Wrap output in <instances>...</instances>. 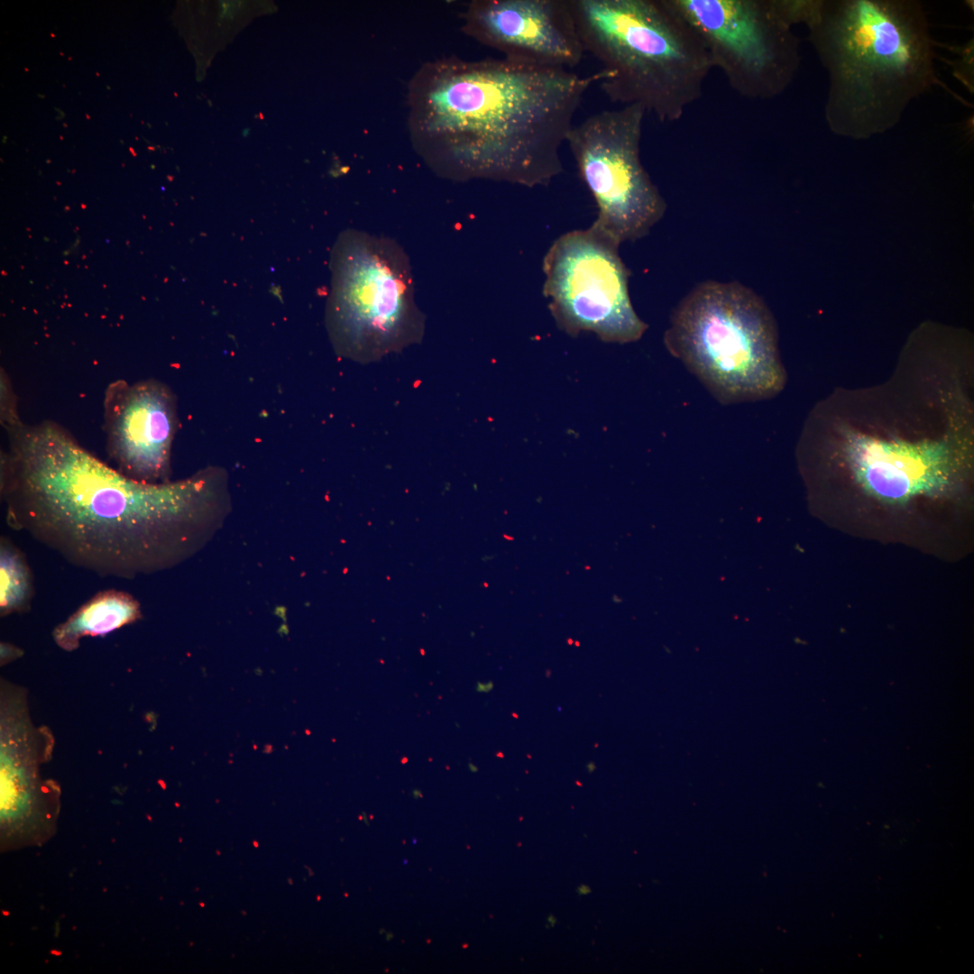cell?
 I'll use <instances>...</instances> for the list:
<instances>
[{
  "instance_id": "2e32d148",
  "label": "cell",
  "mask_w": 974,
  "mask_h": 974,
  "mask_svg": "<svg viewBox=\"0 0 974 974\" xmlns=\"http://www.w3.org/2000/svg\"><path fill=\"white\" fill-rule=\"evenodd\" d=\"M23 655V650L14 646L12 643L1 642L0 644V662L1 666H5L10 662L16 660Z\"/></svg>"
},
{
  "instance_id": "5b68a950",
  "label": "cell",
  "mask_w": 974,
  "mask_h": 974,
  "mask_svg": "<svg viewBox=\"0 0 974 974\" xmlns=\"http://www.w3.org/2000/svg\"><path fill=\"white\" fill-rule=\"evenodd\" d=\"M568 6L584 52L609 74L599 85L611 102L674 123L701 98L713 67L671 0H568Z\"/></svg>"
},
{
  "instance_id": "8992f818",
  "label": "cell",
  "mask_w": 974,
  "mask_h": 974,
  "mask_svg": "<svg viewBox=\"0 0 974 974\" xmlns=\"http://www.w3.org/2000/svg\"><path fill=\"white\" fill-rule=\"evenodd\" d=\"M664 344L723 405L769 400L786 386L774 317L740 282L694 287L673 310Z\"/></svg>"
},
{
  "instance_id": "ba28073f",
  "label": "cell",
  "mask_w": 974,
  "mask_h": 974,
  "mask_svg": "<svg viewBox=\"0 0 974 974\" xmlns=\"http://www.w3.org/2000/svg\"><path fill=\"white\" fill-rule=\"evenodd\" d=\"M671 1L738 95L767 100L791 85L801 56L786 0Z\"/></svg>"
},
{
  "instance_id": "4fadbf2b",
  "label": "cell",
  "mask_w": 974,
  "mask_h": 974,
  "mask_svg": "<svg viewBox=\"0 0 974 974\" xmlns=\"http://www.w3.org/2000/svg\"><path fill=\"white\" fill-rule=\"evenodd\" d=\"M142 618L140 602L131 593L108 589L96 593L55 627L52 638L65 651H74L86 637L103 636Z\"/></svg>"
},
{
  "instance_id": "9a60e30c",
  "label": "cell",
  "mask_w": 974,
  "mask_h": 974,
  "mask_svg": "<svg viewBox=\"0 0 974 974\" xmlns=\"http://www.w3.org/2000/svg\"><path fill=\"white\" fill-rule=\"evenodd\" d=\"M0 423L5 431L23 423L20 418L17 396L8 373L0 372Z\"/></svg>"
},
{
  "instance_id": "6da1fadb",
  "label": "cell",
  "mask_w": 974,
  "mask_h": 974,
  "mask_svg": "<svg viewBox=\"0 0 974 974\" xmlns=\"http://www.w3.org/2000/svg\"><path fill=\"white\" fill-rule=\"evenodd\" d=\"M795 453L813 497L832 513L905 523L969 515L970 351L913 342L884 381L815 403Z\"/></svg>"
},
{
  "instance_id": "7a4b0ae2",
  "label": "cell",
  "mask_w": 974,
  "mask_h": 974,
  "mask_svg": "<svg viewBox=\"0 0 974 974\" xmlns=\"http://www.w3.org/2000/svg\"><path fill=\"white\" fill-rule=\"evenodd\" d=\"M6 434L0 454L6 524L103 578L133 580L185 562L230 508L220 467L144 483L102 462L53 421L23 422Z\"/></svg>"
},
{
  "instance_id": "52a82bcc",
  "label": "cell",
  "mask_w": 974,
  "mask_h": 974,
  "mask_svg": "<svg viewBox=\"0 0 974 974\" xmlns=\"http://www.w3.org/2000/svg\"><path fill=\"white\" fill-rule=\"evenodd\" d=\"M326 325L341 357L376 362L421 342L409 259L394 240L346 230L331 253Z\"/></svg>"
},
{
  "instance_id": "8fae6325",
  "label": "cell",
  "mask_w": 974,
  "mask_h": 974,
  "mask_svg": "<svg viewBox=\"0 0 974 974\" xmlns=\"http://www.w3.org/2000/svg\"><path fill=\"white\" fill-rule=\"evenodd\" d=\"M106 450L123 475L144 483L170 482L179 427L176 396L156 379L110 382L104 395Z\"/></svg>"
},
{
  "instance_id": "9c48e42d",
  "label": "cell",
  "mask_w": 974,
  "mask_h": 974,
  "mask_svg": "<svg viewBox=\"0 0 974 974\" xmlns=\"http://www.w3.org/2000/svg\"><path fill=\"white\" fill-rule=\"evenodd\" d=\"M645 109L597 112L574 124L566 142L597 207L593 223L620 244L647 235L666 202L640 159Z\"/></svg>"
},
{
  "instance_id": "e0dca14e",
  "label": "cell",
  "mask_w": 974,
  "mask_h": 974,
  "mask_svg": "<svg viewBox=\"0 0 974 974\" xmlns=\"http://www.w3.org/2000/svg\"><path fill=\"white\" fill-rule=\"evenodd\" d=\"M591 892L592 890L587 885L582 884L577 887V893L580 895H587Z\"/></svg>"
},
{
  "instance_id": "ac0fdd59",
  "label": "cell",
  "mask_w": 974,
  "mask_h": 974,
  "mask_svg": "<svg viewBox=\"0 0 974 974\" xmlns=\"http://www.w3.org/2000/svg\"><path fill=\"white\" fill-rule=\"evenodd\" d=\"M547 923H548L547 926L554 927L555 924L556 923V918L553 914H550L547 917Z\"/></svg>"
},
{
  "instance_id": "30bf717a",
  "label": "cell",
  "mask_w": 974,
  "mask_h": 974,
  "mask_svg": "<svg viewBox=\"0 0 974 974\" xmlns=\"http://www.w3.org/2000/svg\"><path fill=\"white\" fill-rule=\"evenodd\" d=\"M620 245L593 224L560 235L545 254L543 294L567 335L592 332L607 343L628 344L646 332L631 303Z\"/></svg>"
},
{
  "instance_id": "7c38bea8",
  "label": "cell",
  "mask_w": 974,
  "mask_h": 974,
  "mask_svg": "<svg viewBox=\"0 0 974 974\" xmlns=\"http://www.w3.org/2000/svg\"><path fill=\"white\" fill-rule=\"evenodd\" d=\"M463 31L506 59L572 70L585 53L568 0H474Z\"/></svg>"
},
{
  "instance_id": "3957f363",
  "label": "cell",
  "mask_w": 974,
  "mask_h": 974,
  "mask_svg": "<svg viewBox=\"0 0 974 974\" xmlns=\"http://www.w3.org/2000/svg\"><path fill=\"white\" fill-rule=\"evenodd\" d=\"M607 78L506 58L427 62L409 85L411 142L450 179L547 186L583 96Z\"/></svg>"
},
{
  "instance_id": "5bb4252c",
  "label": "cell",
  "mask_w": 974,
  "mask_h": 974,
  "mask_svg": "<svg viewBox=\"0 0 974 974\" xmlns=\"http://www.w3.org/2000/svg\"><path fill=\"white\" fill-rule=\"evenodd\" d=\"M34 595L33 576L23 552L0 538V616L27 612Z\"/></svg>"
},
{
  "instance_id": "277c9868",
  "label": "cell",
  "mask_w": 974,
  "mask_h": 974,
  "mask_svg": "<svg viewBox=\"0 0 974 974\" xmlns=\"http://www.w3.org/2000/svg\"><path fill=\"white\" fill-rule=\"evenodd\" d=\"M828 76L826 124L866 140L893 129L940 85L927 14L915 0H805L802 22Z\"/></svg>"
}]
</instances>
